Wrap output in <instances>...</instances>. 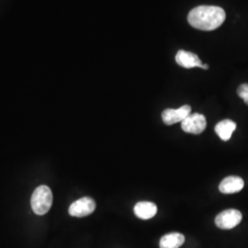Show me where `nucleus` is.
Returning <instances> with one entry per match:
<instances>
[{
  "label": "nucleus",
  "mask_w": 248,
  "mask_h": 248,
  "mask_svg": "<svg viewBox=\"0 0 248 248\" xmlns=\"http://www.w3.org/2000/svg\"><path fill=\"white\" fill-rule=\"evenodd\" d=\"M236 129V124L231 120H223L218 123L215 126V133L222 139V141L226 142L230 140L232 134Z\"/></svg>",
  "instance_id": "11"
},
{
  "label": "nucleus",
  "mask_w": 248,
  "mask_h": 248,
  "mask_svg": "<svg viewBox=\"0 0 248 248\" xmlns=\"http://www.w3.org/2000/svg\"><path fill=\"white\" fill-rule=\"evenodd\" d=\"M96 209V202L89 197H84L76 201L70 205L68 213L73 217H86L94 213Z\"/></svg>",
  "instance_id": "5"
},
{
  "label": "nucleus",
  "mask_w": 248,
  "mask_h": 248,
  "mask_svg": "<svg viewBox=\"0 0 248 248\" xmlns=\"http://www.w3.org/2000/svg\"><path fill=\"white\" fill-rule=\"evenodd\" d=\"M207 126V121L203 114L190 113L184 121L181 122V128L186 133L201 134Z\"/></svg>",
  "instance_id": "4"
},
{
  "label": "nucleus",
  "mask_w": 248,
  "mask_h": 248,
  "mask_svg": "<svg viewBox=\"0 0 248 248\" xmlns=\"http://www.w3.org/2000/svg\"><path fill=\"white\" fill-rule=\"evenodd\" d=\"M176 62L178 65L189 69L193 67H201L202 66V62L199 56L196 53L186 52L184 50H179L176 55Z\"/></svg>",
  "instance_id": "7"
},
{
  "label": "nucleus",
  "mask_w": 248,
  "mask_h": 248,
  "mask_svg": "<svg viewBox=\"0 0 248 248\" xmlns=\"http://www.w3.org/2000/svg\"><path fill=\"white\" fill-rule=\"evenodd\" d=\"M185 243V236L180 232H170L160 239V248H179Z\"/></svg>",
  "instance_id": "10"
},
{
  "label": "nucleus",
  "mask_w": 248,
  "mask_h": 248,
  "mask_svg": "<svg viewBox=\"0 0 248 248\" xmlns=\"http://www.w3.org/2000/svg\"><path fill=\"white\" fill-rule=\"evenodd\" d=\"M31 204L32 211L37 215H44L48 213L53 204V193L49 186H38L31 196Z\"/></svg>",
  "instance_id": "2"
},
{
  "label": "nucleus",
  "mask_w": 248,
  "mask_h": 248,
  "mask_svg": "<svg viewBox=\"0 0 248 248\" xmlns=\"http://www.w3.org/2000/svg\"><path fill=\"white\" fill-rule=\"evenodd\" d=\"M133 212L138 218L142 220H149L155 216L157 213V206L150 202H140L134 206Z\"/></svg>",
  "instance_id": "9"
},
{
  "label": "nucleus",
  "mask_w": 248,
  "mask_h": 248,
  "mask_svg": "<svg viewBox=\"0 0 248 248\" xmlns=\"http://www.w3.org/2000/svg\"><path fill=\"white\" fill-rule=\"evenodd\" d=\"M237 94L248 106V84H242L237 89Z\"/></svg>",
  "instance_id": "12"
},
{
  "label": "nucleus",
  "mask_w": 248,
  "mask_h": 248,
  "mask_svg": "<svg viewBox=\"0 0 248 248\" xmlns=\"http://www.w3.org/2000/svg\"><path fill=\"white\" fill-rule=\"evenodd\" d=\"M190 113L191 107L189 105H184L177 109L167 108L162 112V120L167 125H173L184 121Z\"/></svg>",
  "instance_id": "6"
},
{
  "label": "nucleus",
  "mask_w": 248,
  "mask_h": 248,
  "mask_svg": "<svg viewBox=\"0 0 248 248\" xmlns=\"http://www.w3.org/2000/svg\"><path fill=\"white\" fill-rule=\"evenodd\" d=\"M202 68L205 69V70H206V69H209V65H208V64H202Z\"/></svg>",
  "instance_id": "13"
},
{
  "label": "nucleus",
  "mask_w": 248,
  "mask_h": 248,
  "mask_svg": "<svg viewBox=\"0 0 248 248\" xmlns=\"http://www.w3.org/2000/svg\"><path fill=\"white\" fill-rule=\"evenodd\" d=\"M245 186L244 180L237 176H230L222 179L219 185V190L223 194L237 193Z\"/></svg>",
  "instance_id": "8"
},
{
  "label": "nucleus",
  "mask_w": 248,
  "mask_h": 248,
  "mask_svg": "<svg viewBox=\"0 0 248 248\" xmlns=\"http://www.w3.org/2000/svg\"><path fill=\"white\" fill-rule=\"evenodd\" d=\"M242 213L238 210L229 209L219 213L215 218V224L222 230H230L237 226L242 221Z\"/></svg>",
  "instance_id": "3"
},
{
  "label": "nucleus",
  "mask_w": 248,
  "mask_h": 248,
  "mask_svg": "<svg viewBox=\"0 0 248 248\" xmlns=\"http://www.w3.org/2000/svg\"><path fill=\"white\" fill-rule=\"evenodd\" d=\"M226 18L225 11L217 6H199L191 9L187 15L190 26L197 30L211 31L218 29Z\"/></svg>",
  "instance_id": "1"
}]
</instances>
